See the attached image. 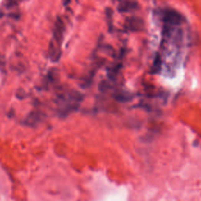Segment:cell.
<instances>
[{"label": "cell", "instance_id": "obj_1", "mask_svg": "<svg viewBox=\"0 0 201 201\" xmlns=\"http://www.w3.org/2000/svg\"><path fill=\"white\" fill-rule=\"evenodd\" d=\"M62 55L59 44L57 43L53 39H52L49 45V57L52 62H58Z\"/></svg>", "mask_w": 201, "mask_h": 201}, {"label": "cell", "instance_id": "obj_2", "mask_svg": "<svg viewBox=\"0 0 201 201\" xmlns=\"http://www.w3.org/2000/svg\"><path fill=\"white\" fill-rule=\"evenodd\" d=\"M63 32H64V24L63 21L61 20V18H57L55 22L54 28H53V39L59 45L62 43V38H63Z\"/></svg>", "mask_w": 201, "mask_h": 201}, {"label": "cell", "instance_id": "obj_3", "mask_svg": "<svg viewBox=\"0 0 201 201\" xmlns=\"http://www.w3.org/2000/svg\"><path fill=\"white\" fill-rule=\"evenodd\" d=\"M42 117H43V114H42L40 112H31L28 115V116L26 117V119H25V123L26 125H28V126H34V125L37 124V123L41 120Z\"/></svg>", "mask_w": 201, "mask_h": 201}, {"label": "cell", "instance_id": "obj_4", "mask_svg": "<svg viewBox=\"0 0 201 201\" xmlns=\"http://www.w3.org/2000/svg\"><path fill=\"white\" fill-rule=\"evenodd\" d=\"M0 71L2 73L7 71V59L2 53H0Z\"/></svg>", "mask_w": 201, "mask_h": 201}, {"label": "cell", "instance_id": "obj_5", "mask_svg": "<svg viewBox=\"0 0 201 201\" xmlns=\"http://www.w3.org/2000/svg\"><path fill=\"white\" fill-rule=\"evenodd\" d=\"M57 71H55L54 69H51L49 71V73L47 77H48L49 81L51 83H53L54 82L57 81Z\"/></svg>", "mask_w": 201, "mask_h": 201}]
</instances>
